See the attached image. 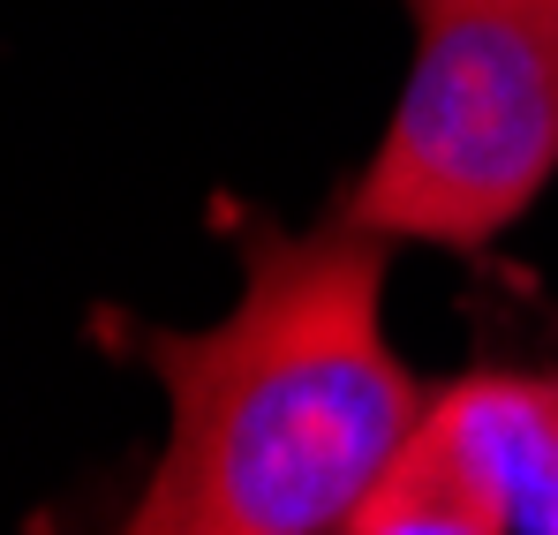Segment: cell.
<instances>
[{
  "label": "cell",
  "instance_id": "obj_4",
  "mask_svg": "<svg viewBox=\"0 0 558 535\" xmlns=\"http://www.w3.org/2000/svg\"><path fill=\"white\" fill-rule=\"evenodd\" d=\"M340 535H513V521L498 490L475 475V460L430 423V400H423V423L377 467V483L355 498Z\"/></svg>",
  "mask_w": 558,
  "mask_h": 535
},
{
  "label": "cell",
  "instance_id": "obj_2",
  "mask_svg": "<svg viewBox=\"0 0 558 535\" xmlns=\"http://www.w3.org/2000/svg\"><path fill=\"white\" fill-rule=\"evenodd\" d=\"M408 15L415 69L332 219L483 250L558 174V0H408Z\"/></svg>",
  "mask_w": 558,
  "mask_h": 535
},
{
  "label": "cell",
  "instance_id": "obj_1",
  "mask_svg": "<svg viewBox=\"0 0 558 535\" xmlns=\"http://www.w3.org/2000/svg\"><path fill=\"white\" fill-rule=\"evenodd\" d=\"M167 385V452L113 535H332L423 423L385 340V234L325 211L242 234V302L204 332L121 325Z\"/></svg>",
  "mask_w": 558,
  "mask_h": 535
},
{
  "label": "cell",
  "instance_id": "obj_3",
  "mask_svg": "<svg viewBox=\"0 0 558 535\" xmlns=\"http://www.w3.org/2000/svg\"><path fill=\"white\" fill-rule=\"evenodd\" d=\"M430 423L498 490L513 535H558V377L475 369L430 392Z\"/></svg>",
  "mask_w": 558,
  "mask_h": 535
}]
</instances>
